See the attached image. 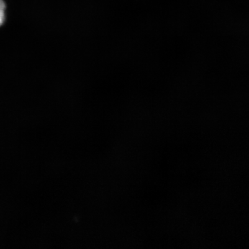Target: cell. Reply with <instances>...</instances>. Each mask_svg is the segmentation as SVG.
I'll return each instance as SVG.
<instances>
[{
    "instance_id": "cell-1",
    "label": "cell",
    "mask_w": 249,
    "mask_h": 249,
    "mask_svg": "<svg viewBox=\"0 0 249 249\" xmlns=\"http://www.w3.org/2000/svg\"><path fill=\"white\" fill-rule=\"evenodd\" d=\"M5 4L3 0H0V26L2 25L5 19Z\"/></svg>"
}]
</instances>
